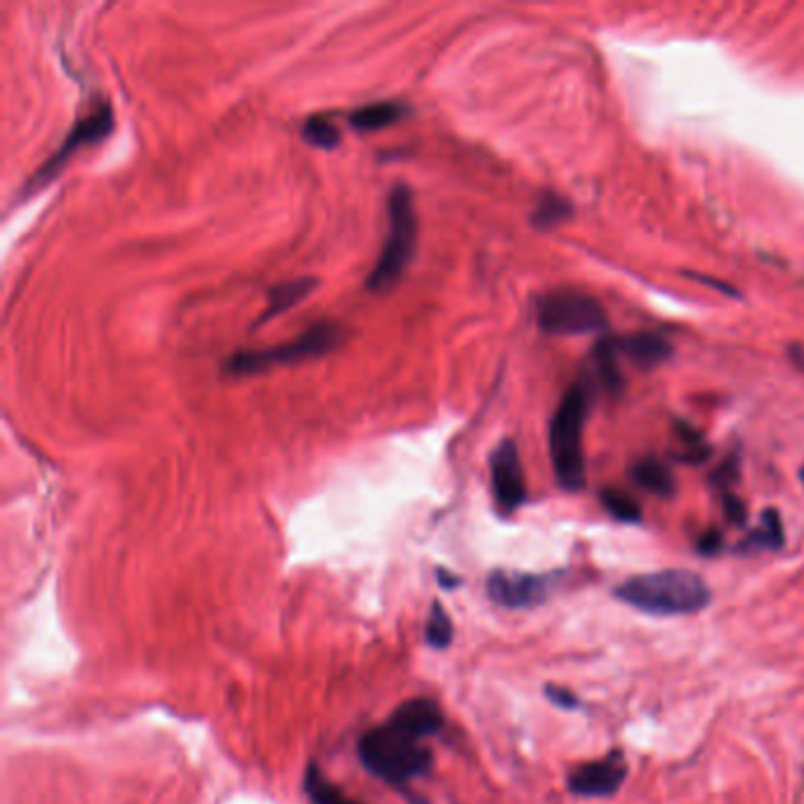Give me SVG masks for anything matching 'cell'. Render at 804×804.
Here are the masks:
<instances>
[{
    "mask_svg": "<svg viewBox=\"0 0 804 804\" xmlns=\"http://www.w3.org/2000/svg\"><path fill=\"white\" fill-rule=\"evenodd\" d=\"M409 113H411V109L404 102H399V99H384V102H373V105H366L357 111H351L349 126L361 132H373V130H382V128L401 121Z\"/></svg>",
    "mask_w": 804,
    "mask_h": 804,
    "instance_id": "14",
    "label": "cell"
},
{
    "mask_svg": "<svg viewBox=\"0 0 804 804\" xmlns=\"http://www.w3.org/2000/svg\"><path fill=\"white\" fill-rule=\"evenodd\" d=\"M616 347L640 368H656L659 363H663L665 359H670V355H673V347H670L663 338H659V335H651V333L628 335V338L616 340Z\"/></svg>",
    "mask_w": 804,
    "mask_h": 804,
    "instance_id": "13",
    "label": "cell"
},
{
    "mask_svg": "<svg viewBox=\"0 0 804 804\" xmlns=\"http://www.w3.org/2000/svg\"><path fill=\"white\" fill-rule=\"evenodd\" d=\"M491 486L500 512L512 514L524 506L526 479L519 460V450L512 439L500 442L491 456Z\"/></svg>",
    "mask_w": 804,
    "mask_h": 804,
    "instance_id": "9",
    "label": "cell"
},
{
    "mask_svg": "<svg viewBox=\"0 0 804 804\" xmlns=\"http://www.w3.org/2000/svg\"><path fill=\"white\" fill-rule=\"evenodd\" d=\"M557 574H519L493 572L486 580V595L498 607L533 609L550 599L557 588Z\"/></svg>",
    "mask_w": 804,
    "mask_h": 804,
    "instance_id": "8",
    "label": "cell"
},
{
    "mask_svg": "<svg viewBox=\"0 0 804 804\" xmlns=\"http://www.w3.org/2000/svg\"><path fill=\"white\" fill-rule=\"evenodd\" d=\"M303 138L316 149H335L340 144V130L333 123L330 116L316 113L305 121Z\"/></svg>",
    "mask_w": 804,
    "mask_h": 804,
    "instance_id": "19",
    "label": "cell"
},
{
    "mask_svg": "<svg viewBox=\"0 0 804 804\" xmlns=\"http://www.w3.org/2000/svg\"><path fill=\"white\" fill-rule=\"evenodd\" d=\"M566 217H572V206H568L564 198H559L555 194H545L541 198L539 208H535V213L531 217V222L535 227L547 229V227H555V225L564 222Z\"/></svg>",
    "mask_w": 804,
    "mask_h": 804,
    "instance_id": "22",
    "label": "cell"
},
{
    "mask_svg": "<svg viewBox=\"0 0 804 804\" xmlns=\"http://www.w3.org/2000/svg\"><path fill=\"white\" fill-rule=\"evenodd\" d=\"M616 357H618L616 343H599L593 351L595 373H597L599 382L605 384L611 394L621 392V388H623V376H621V368H618Z\"/></svg>",
    "mask_w": 804,
    "mask_h": 804,
    "instance_id": "16",
    "label": "cell"
},
{
    "mask_svg": "<svg viewBox=\"0 0 804 804\" xmlns=\"http://www.w3.org/2000/svg\"><path fill=\"white\" fill-rule=\"evenodd\" d=\"M359 760L366 772L390 785H404L432 769V752L415 736L390 722L361 736Z\"/></svg>",
    "mask_w": 804,
    "mask_h": 804,
    "instance_id": "2",
    "label": "cell"
},
{
    "mask_svg": "<svg viewBox=\"0 0 804 804\" xmlns=\"http://www.w3.org/2000/svg\"><path fill=\"white\" fill-rule=\"evenodd\" d=\"M305 793L314 804H359L355 800H349L343 791L335 789V785L324 776V772L314 762L307 767L305 772Z\"/></svg>",
    "mask_w": 804,
    "mask_h": 804,
    "instance_id": "17",
    "label": "cell"
},
{
    "mask_svg": "<svg viewBox=\"0 0 804 804\" xmlns=\"http://www.w3.org/2000/svg\"><path fill=\"white\" fill-rule=\"evenodd\" d=\"M725 514H727V519H729L731 524H736V526H743V524H746V519H748V512H746L743 500H741L739 496L727 493V496H725Z\"/></svg>",
    "mask_w": 804,
    "mask_h": 804,
    "instance_id": "24",
    "label": "cell"
},
{
    "mask_svg": "<svg viewBox=\"0 0 804 804\" xmlns=\"http://www.w3.org/2000/svg\"><path fill=\"white\" fill-rule=\"evenodd\" d=\"M783 524L776 510H767L762 514V526L750 533V539L741 545V550H781L783 547Z\"/></svg>",
    "mask_w": 804,
    "mask_h": 804,
    "instance_id": "18",
    "label": "cell"
},
{
    "mask_svg": "<svg viewBox=\"0 0 804 804\" xmlns=\"http://www.w3.org/2000/svg\"><path fill=\"white\" fill-rule=\"evenodd\" d=\"M545 696L550 703H555L557 708L562 710H578L580 700L576 694H572L568 689H562V686H555V684H547L545 686Z\"/></svg>",
    "mask_w": 804,
    "mask_h": 804,
    "instance_id": "23",
    "label": "cell"
},
{
    "mask_svg": "<svg viewBox=\"0 0 804 804\" xmlns=\"http://www.w3.org/2000/svg\"><path fill=\"white\" fill-rule=\"evenodd\" d=\"M719 550H722V533L713 529L700 535V541H698L700 555H715V552H719Z\"/></svg>",
    "mask_w": 804,
    "mask_h": 804,
    "instance_id": "25",
    "label": "cell"
},
{
    "mask_svg": "<svg viewBox=\"0 0 804 804\" xmlns=\"http://www.w3.org/2000/svg\"><path fill=\"white\" fill-rule=\"evenodd\" d=\"M345 338L343 326L333 322H322L307 328L303 335H297L295 340L286 345L267 347V349H243L231 355L225 361V373L227 376H256L262 371H272L276 366H293L312 359H322L338 347Z\"/></svg>",
    "mask_w": 804,
    "mask_h": 804,
    "instance_id": "5",
    "label": "cell"
},
{
    "mask_svg": "<svg viewBox=\"0 0 804 804\" xmlns=\"http://www.w3.org/2000/svg\"><path fill=\"white\" fill-rule=\"evenodd\" d=\"M613 597L651 616H686L710 605V588L694 572L667 568L623 580L613 588Z\"/></svg>",
    "mask_w": 804,
    "mask_h": 804,
    "instance_id": "1",
    "label": "cell"
},
{
    "mask_svg": "<svg viewBox=\"0 0 804 804\" xmlns=\"http://www.w3.org/2000/svg\"><path fill=\"white\" fill-rule=\"evenodd\" d=\"M388 239L382 253L366 279V291L384 293L392 291L409 270L417 243V215L413 208V194L406 184H394L388 198Z\"/></svg>",
    "mask_w": 804,
    "mask_h": 804,
    "instance_id": "4",
    "label": "cell"
},
{
    "mask_svg": "<svg viewBox=\"0 0 804 804\" xmlns=\"http://www.w3.org/2000/svg\"><path fill=\"white\" fill-rule=\"evenodd\" d=\"M590 394L585 384H572L562 396L559 406L550 421V456L555 477L564 491L585 489V450L583 430L588 421Z\"/></svg>",
    "mask_w": 804,
    "mask_h": 804,
    "instance_id": "3",
    "label": "cell"
},
{
    "mask_svg": "<svg viewBox=\"0 0 804 804\" xmlns=\"http://www.w3.org/2000/svg\"><path fill=\"white\" fill-rule=\"evenodd\" d=\"M628 776V764L621 750L609 752L605 760L585 762L568 774V791L580 797H611Z\"/></svg>",
    "mask_w": 804,
    "mask_h": 804,
    "instance_id": "10",
    "label": "cell"
},
{
    "mask_svg": "<svg viewBox=\"0 0 804 804\" xmlns=\"http://www.w3.org/2000/svg\"><path fill=\"white\" fill-rule=\"evenodd\" d=\"M800 479H802V486H804V467H802V472H800Z\"/></svg>",
    "mask_w": 804,
    "mask_h": 804,
    "instance_id": "28",
    "label": "cell"
},
{
    "mask_svg": "<svg viewBox=\"0 0 804 804\" xmlns=\"http://www.w3.org/2000/svg\"><path fill=\"white\" fill-rule=\"evenodd\" d=\"M390 725L415 736L417 741L430 739L444 727V713L432 698H411L390 715Z\"/></svg>",
    "mask_w": 804,
    "mask_h": 804,
    "instance_id": "11",
    "label": "cell"
},
{
    "mask_svg": "<svg viewBox=\"0 0 804 804\" xmlns=\"http://www.w3.org/2000/svg\"><path fill=\"white\" fill-rule=\"evenodd\" d=\"M634 484L642 486L644 491L656 493L661 498H670L675 493V477L667 470V465L659 458H642L632 465L630 470Z\"/></svg>",
    "mask_w": 804,
    "mask_h": 804,
    "instance_id": "15",
    "label": "cell"
},
{
    "mask_svg": "<svg viewBox=\"0 0 804 804\" xmlns=\"http://www.w3.org/2000/svg\"><path fill=\"white\" fill-rule=\"evenodd\" d=\"M795 361L800 363V368H804V351H795Z\"/></svg>",
    "mask_w": 804,
    "mask_h": 804,
    "instance_id": "27",
    "label": "cell"
},
{
    "mask_svg": "<svg viewBox=\"0 0 804 804\" xmlns=\"http://www.w3.org/2000/svg\"><path fill=\"white\" fill-rule=\"evenodd\" d=\"M111 130H113V109H111V105L109 102L95 105L86 116H83V119H78L72 126L69 132H66V138L55 149V154L50 156L36 173H33V177L26 184V189L36 192L50 180H55L62 173V167L69 163L83 146H93V144H99L102 140H107L111 135Z\"/></svg>",
    "mask_w": 804,
    "mask_h": 804,
    "instance_id": "7",
    "label": "cell"
},
{
    "mask_svg": "<svg viewBox=\"0 0 804 804\" xmlns=\"http://www.w3.org/2000/svg\"><path fill=\"white\" fill-rule=\"evenodd\" d=\"M601 506H605L609 510V514H613L618 519V522L638 524L640 519H642V510L638 506V500H632L623 491L605 489V491H601Z\"/></svg>",
    "mask_w": 804,
    "mask_h": 804,
    "instance_id": "21",
    "label": "cell"
},
{
    "mask_svg": "<svg viewBox=\"0 0 804 804\" xmlns=\"http://www.w3.org/2000/svg\"><path fill=\"white\" fill-rule=\"evenodd\" d=\"M425 640L432 649H448L450 642H454V623H450V618L446 613V609L442 607V601H434L432 609H430V618H427V626H425Z\"/></svg>",
    "mask_w": 804,
    "mask_h": 804,
    "instance_id": "20",
    "label": "cell"
},
{
    "mask_svg": "<svg viewBox=\"0 0 804 804\" xmlns=\"http://www.w3.org/2000/svg\"><path fill=\"white\" fill-rule=\"evenodd\" d=\"M316 289H319V279L316 276H300V279L276 283V286L267 291V309L258 316L253 328H260L262 324L272 322L274 316L293 309L295 305L303 303L305 297H309Z\"/></svg>",
    "mask_w": 804,
    "mask_h": 804,
    "instance_id": "12",
    "label": "cell"
},
{
    "mask_svg": "<svg viewBox=\"0 0 804 804\" xmlns=\"http://www.w3.org/2000/svg\"><path fill=\"white\" fill-rule=\"evenodd\" d=\"M437 580H439V585H442L444 590H454V588H458V585H460V578L456 574L446 572V568H437Z\"/></svg>",
    "mask_w": 804,
    "mask_h": 804,
    "instance_id": "26",
    "label": "cell"
},
{
    "mask_svg": "<svg viewBox=\"0 0 804 804\" xmlns=\"http://www.w3.org/2000/svg\"><path fill=\"white\" fill-rule=\"evenodd\" d=\"M539 328L547 335H585L607 326V314L595 297L576 289H557L535 303Z\"/></svg>",
    "mask_w": 804,
    "mask_h": 804,
    "instance_id": "6",
    "label": "cell"
}]
</instances>
